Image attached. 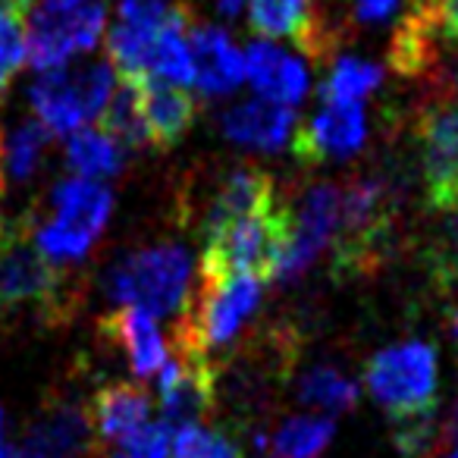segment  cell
<instances>
[{
    "label": "cell",
    "instance_id": "836d02e7",
    "mask_svg": "<svg viewBox=\"0 0 458 458\" xmlns=\"http://www.w3.org/2000/svg\"><path fill=\"white\" fill-rule=\"evenodd\" d=\"M216 10H220L226 20H236V16L245 10V0H216Z\"/></svg>",
    "mask_w": 458,
    "mask_h": 458
},
{
    "label": "cell",
    "instance_id": "f35d334b",
    "mask_svg": "<svg viewBox=\"0 0 458 458\" xmlns=\"http://www.w3.org/2000/svg\"><path fill=\"white\" fill-rule=\"evenodd\" d=\"M0 191H4V170H0Z\"/></svg>",
    "mask_w": 458,
    "mask_h": 458
},
{
    "label": "cell",
    "instance_id": "cb8c5ba5",
    "mask_svg": "<svg viewBox=\"0 0 458 458\" xmlns=\"http://www.w3.org/2000/svg\"><path fill=\"white\" fill-rule=\"evenodd\" d=\"M98 126L114 135L126 151H139V148L151 145V141H148L145 116H141L139 82H135V79H120V82L114 85V95H110Z\"/></svg>",
    "mask_w": 458,
    "mask_h": 458
},
{
    "label": "cell",
    "instance_id": "d6a6232c",
    "mask_svg": "<svg viewBox=\"0 0 458 458\" xmlns=\"http://www.w3.org/2000/svg\"><path fill=\"white\" fill-rule=\"evenodd\" d=\"M430 20L445 38L458 41V0H433L430 4Z\"/></svg>",
    "mask_w": 458,
    "mask_h": 458
},
{
    "label": "cell",
    "instance_id": "6da1fadb",
    "mask_svg": "<svg viewBox=\"0 0 458 458\" xmlns=\"http://www.w3.org/2000/svg\"><path fill=\"white\" fill-rule=\"evenodd\" d=\"M107 295L116 305L145 308L154 318H176L191 299V258L182 245L129 251L107 270Z\"/></svg>",
    "mask_w": 458,
    "mask_h": 458
},
{
    "label": "cell",
    "instance_id": "d590c367",
    "mask_svg": "<svg viewBox=\"0 0 458 458\" xmlns=\"http://www.w3.org/2000/svg\"><path fill=\"white\" fill-rule=\"evenodd\" d=\"M0 4H10V7L22 10V13H29V10H32V4H35V0H0Z\"/></svg>",
    "mask_w": 458,
    "mask_h": 458
},
{
    "label": "cell",
    "instance_id": "484cf974",
    "mask_svg": "<svg viewBox=\"0 0 458 458\" xmlns=\"http://www.w3.org/2000/svg\"><path fill=\"white\" fill-rule=\"evenodd\" d=\"M299 399L308 408H318L324 414H336V411H349L358 402V383L352 377H345L339 368L330 364H320L301 374L299 380Z\"/></svg>",
    "mask_w": 458,
    "mask_h": 458
},
{
    "label": "cell",
    "instance_id": "1f68e13d",
    "mask_svg": "<svg viewBox=\"0 0 458 458\" xmlns=\"http://www.w3.org/2000/svg\"><path fill=\"white\" fill-rule=\"evenodd\" d=\"M402 0H352V16L358 26H380L399 10Z\"/></svg>",
    "mask_w": 458,
    "mask_h": 458
},
{
    "label": "cell",
    "instance_id": "74e56055",
    "mask_svg": "<svg viewBox=\"0 0 458 458\" xmlns=\"http://www.w3.org/2000/svg\"><path fill=\"white\" fill-rule=\"evenodd\" d=\"M452 336H455V345H458V311L452 314Z\"/></svg>",
    "mask_w": 458,
    "mask_h": 458
},
{
    "label": "cell",
    "instance_id": "ac0fdd59",
    "mask_svg": "<svg viewBox=\"0 0 458 458\" xmlns=\"http://www.w3.org/2000/svg\"><path fill=\"white\" fill-rule=\"evenodd\" d=\"M276 204V185L274 176L258 166H239V170L226 173L216 191L210 195L208 208H204V239L216 229H223L226 223L242 220V216H251L258 210H267Z\"/></svg>",
    "mask_w": 458,
    "mask_h": 458
},
{
    "label": "cell",
    "instance_id": "5b68a950",
    "mask_svg": "<svg viewBox=\"0 0 458 458\" xmlns=\"http://www.w3.org/2000/svg\"><path fill=\"white\" fill-rule=\"evenodd\" d=\"M289 229H293V210L280 204L226 223L204 239L201 276L255 274L274 283L276 261L289 242Z\"/></svg>",
    "mask_w": 458,
    "mask_h": 458
},
{
    "label": "cell",
    "instance_id": "2e32d148",
    "mask_svg": "<svg viewBox=\"0 0 458 458\" xmlns=\"http://www.w3.org/2000/svg\"><path fill=\"white\" fill-rule=\"evenodd\" d=\"M220 126L233 145L255 148V151H280L293 139L299 116H295V107H289V104L258 95L251 101H239L223 110Z\"/></svg>",
    "mask_w": 458,
    "mask_h": 458
},
{
    "label": "cell",
    "instance_id": "603a6c76",
    "mask_svg": "<svg viewBox=\"0 0 458 458\" xmlns=\"http://www.w3.org/2000/svg\"><path fill=\"white\" fill-rule=\"evenodd\" d=\"M66 166L72 170V176L101 182L126 166V148L101 126H82L66 141Z\"/></svg>",
    "mask_w": 458,
    "mask_h": 458
},
{
    "label": "cell",
    "instance_id": "4dcf8cb0",
    "mask_svg": "<svg viewBox=\"0 0 458 458\" xmlns=\"http://www.w3.org/2000/svg\"><path fill=\"white\" fill-rule=\"evenodd\" d=\"M173 430L160 420V424H148L126 443H116V449L107 458H173L170 452Z\"/></svg>",
    "mask_w": 458,
    "mask_h": 458
},
{
    "label": "cell",
    "instance_id": "4316f807",
    "mask_svg": "<svg viewBox=\"0 0 458 458\" xmlns=\"http://www.w3.org/2000/svg\"><path fill=\"white\" fill-rule=\"evenodd\" d=\"M383 72L377 64L361 57H339L320 82V101L330 104H361L380 85Z\"/></svg>",
    "mask_w": 458,
    "mask_h": 458
},
{
    "label": "cell",
    "instance_id": "60d3db41",
    "mask_svg": "<svg viewBox=\"0 0 458 458\" xmlns=\"http://www.w3.org/2000/svg\"><path fill=\"white\" fill-rule=\"evenodd\" d=\"M0 433H4V414H0Z\"/></svg>",
    "mask_w": 458,
    "mask_h": 458
},
{
    "label": "cell",
    "instance_id": "8992f818",
    "mask_svg": "<svg viewBox=\"0 0 458 458\" xmlns=\"http://www.w3.org/2000/svg\"><path fill=\"white\" fill-rule=\"evenodd\" d=\"M107 26L104 0H38L26 26L32 70H57L95 51Z\"/></svg>",
    "mask_w": 458,
    "mask_h": 458
},
{
    "label": "cell",
    "instance_id": "d4e9b609",
    "mask_svg": "<svg viewBox=\"0 0 458 458\" xmlns=\"http://www.w3.org/2000/svg\"><path fill=\"white\" fill-rule=\"evenodd\" d=\"M333 433H336V424L330 414H299L276 430L270 452L274 458H320Z\"/></svg>",
    "mask_w": 458,
    "mask_h": 458
},
{
    "label": "cell",
    "instance_id": "7c38bea8",
    "mask_svg": "<svg viewBox=\"0 0 458 458\" xmlns=\"http://www.w3.org/2000/svg\"><path fill=\"white\" fill-rule=\"evenodd\" d=\"M368 139V120H364L361 104H330L305 123L295 126L293 151L305 164H324V160L349 157Z\"/></svg>",
    "mask_w": 458,
    "mask_h": 458
},
{
    "label": "cell",
    "instance_id": "e0dca14e",
    "mask_svg": "<svg viewBox=\"0 0 458 458\" xmlns=\"http://www.w3.org/2000/svg\"><path fill=\"white\" fill-rule=\"evenodd\" d=\"M249 26L261 38H293L314 60L324 64L330 54V41L324 38V26H318L314 0H245Z\"/></svg>",
    "mask_w": 458,
    "mask_h": 458
},
{
    "label": "cell",
    "instance_id": "3957f363",
    "mask_svg": "<svg viewBox=\"0 0 458 458\" xmlns=\"http://www.w3.org/2000/svg\"><path fill=\"white\" fill-rule=\"evenodd\" d=\"M261 289L264 280L255 274L201 276V293L182 311L179 352L208 358V352L233 343L261 305Z\"/></svg>",
    "mask_w": 458,
    "mask_h": 458
},
{
    "label": "cell",
    "instance_id": "e575fe53",
    "mask_svg": "<svg viewBox=\"0 0 458 458\" xmlns=\"http://www.w3.org/2000/svg\"><path fill=\"white\" fill-rule=\"evenodd\" d=\"M0 458H32L22 445H7V443H0Z\"/></svg>",
    "mask_w": 458,
    "mask_h": 458
},
{
    "label": "cell",
    "instance_id": "8fae6325",
    "mask_svg": "<svg viewBox=\"0 0 458 458\" xmlns=\"http://www.w3.org/2000/svg\"><path fill=\"white\" fill-rule=\"evenodd\" d=\"M173 7L176 0H120L116 22L107 32V54L123 79L145 76L148 54L164 22L170 20Z\"/></svg>",
    "mask_w": 458,
    "mask_h": 458
},
{
    "label": "cell",
    "instance_id": "4fadbf2b",
    "mask_svg": "<svg viewBox=\"0 0 458 458\" xmlns=\"http://www.w3.org/2000/svg\"><path fill=\"white\" fill-rule=\"evenodd\" d=\"M157 393L166 427L195 424L214 402V370L208 358L195 352H179V358H166V364L157 370Z\"/></svg>",
    "mask_w": 458,
    "mask_h": 458
},
{
    "label": "cell",
    "instance_id": "30bf717a",
    "mask_svg": "<svg viewBox=\"0 0 458 458\" xmlns=\"http://www.w3.org/2000/svg\"><path fill=\"white\" fill-rule=\"evenodd\" d=\"M427 201L437 210L458 208V104H437L418 123Z\"/></svg>",
    "mask_w": 458,
    "mask_h": 458
},
{
    "label": "cell",
    "instance_id": "52a82bcc",
    "mask_svg": "<svg viewBox=\"0 0 458 458\" xmlns=\"http://www.w3.org/2000/svg\"><path fill=\"white\" fill-rule=\"evenodd\" d=\"M364 383L395 420L430 414L439 383L437 349L427 343L389 345L368 361Z\"/></svg>",
    "mask_w": 458,
    "mask_h": 458
},
{
    "label": "cell",
    "instance_id": "8d00e7d4",
    "mask_svg": "<svg viewBox=\"0 0 458 458\" xmlns=\"http://www.w3.org/2000/svg\"><path fill=\"white\" fill-rule=\"evenodd\" d=\"M430 4L433 0H414V10H424V13L430 16Z\"/></svg>",
    "mask_w": 458,
    "mask_h": 458
},
{
    "label": "cell",
    "instance_id": "277c9868",
    "mask_svg": "<svg viewBox=\"0 0 458 458\" xmlns=\"http://www.w3.org/2000/svg\"><path fill=\"white\" fill-rule=\"evenodd\" d=\"M51 220L32 226L38 251L54 264L82 261L104 233L114 210V195L104 182L66 176L51 191Z\"/></svg>",
    "mask_w": 458,
    "mask_h": 458
},
{
    "label": "cell",
    "instance_id": "83f0119b",
    "mask_svg": "<svg viewBox=\"0 0 458 458\" xmlns=\"http://www.w3.org/2000/svg\"><path fill=\"white\" fill-rule=\"evenodd\" d=\"M47 145H51V132L41 126V120H22L20 126L10 132L7 145L0 151L4 157V176H10L13 182H26L35 176L41 157H45Z\"/></svg>",
    "mask_w": 458,
    "mask_h": 458
},
{
    "label": "cell",
    "instance_id": "ffe728a7",
    "mask_svg": "<svg viewBox=\"0 0 458 458\" xmlns=\"http://www.w3.org/2000/svg\"><path fill=\"white\" fill-rule=\"evenodd\" d=\"M242 57H245V79H249L251 89L261 98L289 104V107L305 101L308 70L299 57H293L289 51L276 47L270 38L251 41Z\"/></svg>",
    "mask_w": 458,
    "mask_h": 458
},
{
    "label": "cell",
    "instance_id": "f546056e",
    "mask_svg": "<svg viewBox=\"0 0 458 458\" xmlns=\"http://www.w3.org/2000/svg\"><path fill=\"white\" fill-rule=\"evenodd\" d=\"M170 452L173 458H242V452L236 449L233 439H226L223 433L208 430L198 420L195 424L173 427Z\"/></svg>",
    "mask_w": 458,
    "mask_h": 458
},
{
    "label": "cell",
    "instance_id": "9c48e42d",
    "mask_svg": "<svg viewBox=\"0 0 458 458\" xmlns=\"http://www.w3.org/2000/svg\"><path fill=\"white\" fill-rule=\"evenodd\" d=\"M339 204H343V185H314L301 195L299 210H293V229H289V242L276 261L274 280L289 283L301 276L320 251L333 242L339 226Z\"/></svg>",
    "mask_w": 458,
    "mask_h": 458
},
{
    "label": "cell",
    "instance_id": "5bb4252c",
    "mask_svg": "<svg viewBox=\"0 0 458 458\" xmlns=\"http://www.w3.org/2000/svg\"><path fill=\"white\" fill-rule=\"evenodd\" d=\"M95 445L89 411L79 402H54L29 424L22 449L32 458H91Z\"/></svg>",
    "mask_w": 458,
    "mask_h": 458
},
{
    "label": "cell",
    "instance_id": "7402d4cb",
    "mask_svg": "<svg viewBox=\"0 0 458 458\" xmlns=\"http://www.w3.org/2000/svg\"><path fill=\"white\" fill-rule=\"evenodd\" d=\"M91 427H95L98 443H126L139 430L151 424V402L139 386L129 383H107L95 393L91 402Z\"/></svg>",
    "mask_w": 458,
    "mask_h": 458
},
{
    "label": "cell",
    "instance_id": "ba28073f",
    "mask_svg": "<svg viewBox=\"0 0 458 458\" xmlns=\"http://www.w3.org/2000/svg\"><path fill=\"white\" fill-rule=\"evenodd\" d=\"M64 299V274L38 251L32 226L0 220V314L16 308H57Z\"/></svg>",
    "mask_w": 458,
    "mask_h": 458
},
{
    "label": "cell",
    "instance_id": "f1b7e54d",
    "mask_svg": "<svg viewBox=\"0 0 458 458\" xmlns=\"http://www.w3.org/2000/svg\"><path fill=\"white\" fill-rule=\"evenodd\" d=\"M29 60L26 13L10 4H0V98L7 95L13 76Z\"/></svg>",
    "mask_w": 458,
    "mask_h": 458
},
{
    "label": "cell",
    "instance_id": "ab89813d",
    "mask_svg": "<svg viewBox=\"0 0 458 458\" xmlns=\"http://www.w3.org/2000/svg\"><path fill=\"white\" fill-rule=\"evenodd\" d=\"M449 458H458V445H455V449H452V455Z\"/></svg>",
    "mask_w": 458,
    "mask_h": 458
},
{
    "label": "cell",
    "instance_id": "d6986e66",
    "mask_svg": "<svg viewBox=\"0 0 458 458\" xmlns=\"http://www.w3.org/2000/svg\"><path fill=\"white\" fill-rule=\"evenodd\" d=\"M101 333L114 345H120L129 358V368L135 377H151L170 358L166 339L157 327V318L148 314L145 308L135 305H120L116 311H110L101 320Z\"/></svg>",
    "mask_w": 458,
    "mask_h": 458
},
{
    "label": "cell",
    "instance_id": "44dd1931",
    "mask_svg": "<svg viewBox=\"0 0 458 458\" xmlns=\"http://www.w3.org/2000/svg\"><path fill=\"white\" fill-rule=\"evenodd\" d=\"M139 82V79H135ZM141 116L151 148H173L198 120V101L189 89L166 82H139Z\"/></svg>",
    "mask_w": 458,
    "mask_h": 458
},
{
    "label": "cell",
    "instance_id": "9a60e30c",
    "mask_svg": "<svg viewBox=\"0 0 458 458\" xmlns=\"http://www.w3.org/2000/svg\"><path fill=\"white\" fill-rule=\"evenodd\" d=\"M189 47H191V70L198 91L208 98L233 95L239 85L245 82V57L233 38L223 32L220 26H208V22H195L189 26Z\"/></svg>",
    "mask_w": 458,
    "mask_h": 458
},
{
    "label": "cell",
    "instance_id": "7a4b0ae2",
    "mask_svg": "<svg viewBox=\"0 0 458 458\" xmlns=\"http://www.w3.org/2000/svg\"><path fill=\"white\" fill-rule=\"evenodd\" d=\"M114 64L107 60H85L45 70L29 89L35 120L51 135H72L76 129L101 120L110 95H114Z\"/></svg>",
    "mask_w": 458,
    "mask_h": 458
}]
</instances>
